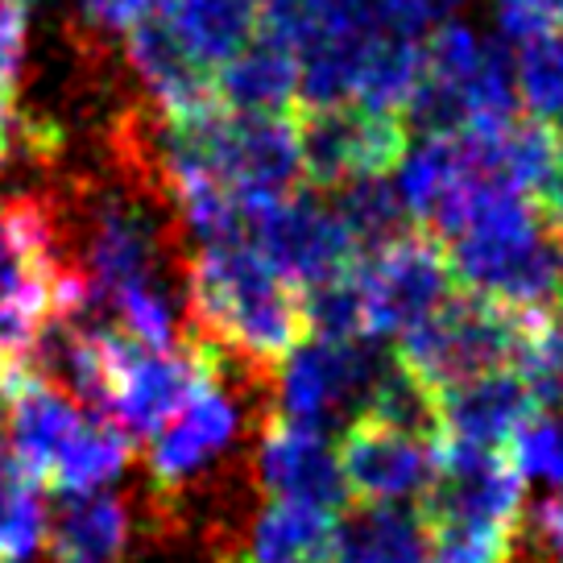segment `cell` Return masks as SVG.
<instances>
[{"instance_id": "5bb4252c", "label": "cell", "mask_w": 563, "mask_h": 563, "mask_svg": "<svg viewBox=\"0 0 563 563\" xmlns=\"http://www.w3.org/2000/svg\"><path fill=\"white\" fill-rule=\"evenodd\" d=\"M124 58L145 96L166 117H187L216 104V70L183 46L175 25L158 9L124 34Z\"/></svg>"}, {"instance_id": "cb8c5ba5", "label": "cell", "mask_w": 563, "mask_h": 563, "mask_svg": "<svg viewBox=\"0 0 563 563\" xmlns=\"http://www.w3.org/2000/svg\"><path fill=\"white\" fill-rule=\"evenodd\" d=\"M361 419L377 422V427H389V431H398V435H410V440L443 443L440 394L431 386H422L398 356L386 361V369L377 377V386H373V394H369V406H365Z\"/></svg>"}, {"instance_id": "2e32d148", "label": "cell", "mask_w": 563, "mask_h": 563, "mask_svg": "<svg viewBox=\"0 0 563 563\" xmlns=\"http://www.w3.org/2000/svg\"><path fill=\"white\" fill-rule=\"evenodd\" d=\"M216 104L245 117L299 112V54L269 30H257L241 54L216 70Z\"/></svg>"}, {"instance_id": "e0dca14e", "label": "cell", "mask_w": 563, "mask_h": 563, "mask_svg": "<svg viewBox=\"0 0 563 563\" xmlns=\"http://www.w3.org/2000/svg\"><path fill=\"white\" fill-rule=\"evenodd\" d=\"M431 527L419 501H352L335 518L332 563H427Z\"/></svg>"}, {"instance_id": "6da1fadb", "label": "cell", "mask_w": 563, "mask_h": 563, "mask_svg": "<svg viewBox=\"0 0 563 563\" xmlns=\"http://www.w3.org/2000/svg\"><path fill=\"white\" fill-rule=\"evenodd\" d=\"M187 344L278 369L307 340L302 290L278 278L249 241L187 253Z\"/></svg>"}, {"instance_id": "7c38bea8", "label": "cell", "mask_w": 563, "mask_h": 563, "mask_svg": "<svg viewBox=\"0 0 563 563\" xmlns=\"http://www.w3.org/2000/svg\"><path fill=\"white\" fill-rule=\"evenodd\" d=\"M340 468L352 501H419L440 460V443L410 440L369 419H356L340 440Z\"/></svg>"}, {"instance_id": "4fadbf2b", "label": "cell", "mask_w": 563, "mask_h": 563, "mask_svg": "<svg viewBox=\"0 0 563 563\" xmlns=\"http://www.w3.org/2000/svg\"><path fill=\"white\" fill-rule=\"evenodd\" d=\"M543 415V402L522 369H497L473 382L440 389L443 440L473 448H510L530 419Z\"/></svg>"}, {"instance_id": "d6986e66", "label": "cell", "mask_w": 563, "mask_h": 563, "mask_svg": "<svg viewBox=\"0 0 563 563\" xmlns=\"http://www.w3.org/2000/svg\"><path fill=\"white\" fill-rule=\"evenodd\" d=\"M88 419V410L67 398L63 389L46 386L37 377L18 373L13 389H9V448L18 452V460L30 473L46 485V473L58 460V452L67 448V440L79 431V422Z\"/></svg>"}, {"instance_id": "83f0119b", "label": "cell", "mask_w": 563, "mask_h": 563, "mask_svg": "<svg viewBox=\"0 0 563 563\" xmlns=\"http://www.w3.org/2000/svg\"><path fill=\"white\" fill-rule=\"evenodd\" d=\"M510 534L476 527H431V555L427 563H506Z\"/></svg>"}, {"instance_id": "e575fe53", "label": "cell", "mask_w": 563, "mask_h": 563, "mask_svg": "<svg viewBox=\"0 0 563 563\" xmlns=\"http://www.w3.org/2000/svg\"><path fill=\"white\" fill-rule=\"evenodd\" d=\"M18 4H21V9H25V4H37V0H18Z\"/></svg>"}, {"instance_id": "d590c367", "label": "cell", "mask_w": 563, "mask_h": 563, "mask_svg": "<svg viewBox=\"0 0 563 563\" xmlns=\"http://www.w3.org/2000/svg\"><path fill=\"white\" fill-rule=\"evenodd\" d=\"M220 563H232V560H220Z\"/></svg>"}, {"instance_id": "8fae6325", "label": "cell", "mask_w": 563, "mask_h": 563, "mask_svg": "<svg viewBox=\"0 0 563 563\" xmlns=\"http://www.w3.org/2000/svg\"><path fill=\"white\" fill-rule=\"evenodd\" d=\"M249 481L262 497L274 501H299L316 510L340 514L352 506V489L344 481L340 456L323 431L286 422L278 415H265L257 422V443L249 456Z\"/></svg>"}, {"instance_id": "30bf717a", "label": "cell", "mask_w": 563, "mask_h": 563, "mask_svg": "<svg viewBox=\"0 0 563 563\" xmlns=\"http://www.w3.org/2000/svg\"><path fill=\"white\" fill-rule=\"evenodd\" d=\"M419 510L427 527H476L510 534L527 510V476L518 473L510 448L443 440Z\"/></svg>"}, {"instance_id": "ac0fdd59", "label": "cell", "mask_w": 563, "mask_h": 563, "mask_svg": "<svg viewBox=\"0 0 563 563\" xmlns=\"http://www.w3.org/2000/svg\"><path fill=\"white\" fill-rule=\"evenodd\" d=\"M335 551V518L299 506V501H274L265 497L236 534L224 560L232 563H332Z\"/></svg>"}, {"instance_id": "ffe728a7", "label": "cell", "mask_w": 563, "mask_h": 563, "mask_svg": "<svg viewBox=\"0 0 563 563\" xmlns=\"http://www.w3.org/2000/svg\"><path fill=\"white\" fill-rule=\"evenodd\" d=\"M158 13L211 70L245 51L262 30V0H158Z\"/></svg>"}, {"instance_id": "ba28073f", "label": "cell", "mask_w": 563, "mask_h": 563, "mask_svg": "<svg viewBox=\"0 0 563 563\" xmlns=\"http://www.w3.org/2000/svg\"><path fill=\"white\" fill-rule=\"evenodd\" d=\"M100 344L108 356L112 377V402L108 419L121 427L129 440H150L175 419L191 394L208 382V361L187 340L178 349H141L137 340L117 332L112 323H100Z\"/></svg>"}, {"instance_id": "5b68a950", "label": "cell", "mask_w": 563, "mask_h": 563, "mask_svg": "<svg viewBox=\"0 0 563 563\" xmlns=\"http://www.w3.org/2000/svg\"><path fill=\"white\" fill-rule=\"evenodd\" d=\"M245 402L265 406V398L224 386L208 373V382L195 389L191 402L150 435L145 468H150V489L158 510L216 481L220 464L245 435Z\"/></svg>"}, {"instance_id": "d4e9b609", "label": "cell", "mask_w": 563, "mask_h": 563, "mask_svg": "<svg viewBox=\"0 0 563 563\" xmlns=\"http://www.w3.org/2000/svg\"><path fill=\"white\" fill-rule=\"evenodd\" d=\"M514 84L518 108L534 121L560 129L563 124V25L534 34L514 51Z\"/></svg>"}, {"instance_id": "277c9868", "label": "cell", "mask_w": 563, "mask_h": 563, "mask_svg": "<svg viewBox=\"0 0 563 563\" xmlns=\"http://www.w3.org/2000/svg\"><path fill=\"white\" fill-rule=\"evenodd\" d=\"M389 356L373 340H302L274 369L269 415L311 431H349L365 415L369 394Z\"/></svg>"}, {"instance_id": "603a6c76", "label": "cell", "mask_w": 563, "mask_h": 563, "mask_svg": "<svg viewBox=\"0 0 563 563\" xmlns=\"http://www.w3.org/2000/svg\"><path fill=\"white\" fill-rule=\"evenodd\" d=\"M349 229L356 253H377V249L394 245L398 236L415 232L410 224V211H406L402 195H398V183L394 175H365L344 183L335 195H328Z\"/></svg>"}, {"instance_id": "f1b7e54d", "label": "cell", "mask_w": 563, "mask_h": 563, "mask_svg": "<svg viewBox=\"0 0 563 563\" xmlns=\"http://www.w3.org/2000/svg\"><path fill=\"white\" fill-rule=\"evenodd\" d=\"M25 67V9L0 0V117H13V96Z\"/></svg>"}, {"instance_id": "1f68e13d", "label": "cell", "mask_w": 563, "mask_h": 563, "mask_svg": "<svg viewBox=\"0 0 563 563\" xmlns=\"http://www.w3.org/2000/svg\"><path fill=\"white\" fill-rule=\"evenodd\" d=\"M4 150H9V117H0V162H4Z\"/></svg>"}, {"instance_id": "44dd1931", "label": "cell", "mask_w": 563, "mask_h": 563, "mask_svg": "<svg viewBox=\"0 0 563 563\" xmlns=\"http://www.w3.org/2000/svg\"><path fill=\"white\" fill-rule=\"evenodd\" d=\"M133 460V440L124 435L108 415H88L79 422V431L67 440V448L58 452V460L46 473L58 497H84V493H104L108 485H117Z\"/></svg>"}, {"instance_id": "52a82bcc", "label": "cell", "mask_w": 563, "mask_h": 563, "mask_svg": "<svg viewBox=\"0 0 563 563\" xmlns=\"http://www.w3.org/2000/svg\"><path fill=\"white\" fill-rule=\"evenodd\" d=\"M249 245L262 253L269 269L295 290H311L332 278H344L356 265V245L328 195L295 191L245 211Z\"/></svg>"}, {"instance_id": "484cf974", "label": "cell", "mask_w": 563, "mask_h": 563, "mask_svg": "<svg viewBox=\"0 0 563 563\" xmlns=\"http://www.w3.org/2000/svg\"><path fill=\"white\" fill-rule=\"evenodd\" d=\"M302 316H307V340H332V344L365 340V307L352 269L344 278L302 290Z\"/></svg>"}, {"instance_id": "d6a6232c", "label": "cell", "mask_w": 563, "mask_h": 563, "mask_svg": "<svg viewBox=\"0 0 563 563\" xmlns=\"http://www.w3.org/2000/svg\"><path fill=\"white\" fill-rule=\"evenodd\" d=\"M13 373H18V369H13V365H9V361H4V356H0V382H9V377H13Z\"/></svg>"}, {"instance_id": "7a4b0ae2", "label": "cell", "mask_w": 563, "mask_h": 563, "mask_svg": "<svg viewBox=\"0 0 563 563\" xmlns=\"http://www.w3.org/2000/svg\"><path fill=\"white\" fill-rule=\"evenodd\" d=\"M460 290L527 316H547L563 299V236L522 191L481 187L460 229L440 241Z\"/></svg>"}, {"instance_id": "8992f818", "label": "cell", "mask_w": 563, "mask_h": 563, "mask_svg": "<svg viewBox=\"0 0 563 563\" xmlns=\"http://www.w3.org/2000/svg\"><path fill=\"white\" fill-rule=\"evenodd\" d=\"M352 278H356L361 307H365V340L373 344L406 335L456 295L448 253L431 232L419 229L377 253L356 257Z\"/></svg>"}, {"instance_id": "4316f807", "label": "cell", "mask_w": 563, "mask_h": 563, "mask_svg": "<svg viewBox=\"0 0 563 563\" xmlns=\"http://www.w3.org/2000/svg\"><path fill=\"white\" fill-rule=\"evenodd\" d=\"M510 456L527 481H547L551 489H563V419L539 415L530 419L510 443Z\"/></svg>"}, {"instance_id": "4dcf8cb0", "label": "cell", "mask_w": 563, "mask_h": 563, "mask_svg": "<svg viewBox=\"0 0 563 563\" xmlns=\"http://www.w3.org/2000/svg\"><path fill=\"white\" fill-rule=\"evenodd\" d=\"M534 203H539L547 224L563 236V124L555 129V166H551V178H547V187L539 191Z\"/></svg>"}, {"instance_id": "836d02e7", "label": "cell", "mask_w": 563, "mask_h": 563, "mask_svg": "<svg viewBox=\"0 0 563 563\" xmlns=\"http://www.w3.org/2000/svg\"><path fill=\"white\" fill-rule=\"evenodd\" d=\"M551 501H555V506L563 510V489H560V493H551Z\"/></svg>"}, {"instance_id": "3957f363", "label": "cell", "mask_w": 563, "mask_h": 563, "mask_svg": "<svg viewBox=\"0 0 563 563\" xmlns=\"http://www.w3.org/2000/svg\"><path fill=\"white\" fill-rule=\"evenodd\" d=\"M543 316H527L493 299L460 290L440 311L398 335V361L422 386L452 389L497 369H522Z\"/></svg>"}, {"instance_id": "9a60e30c", "label": "cell", "mask_w": 563, "mask_h": 563, "mask_svg": "<svg viewBox=\"0 0 563 563\" xmlns=\"http://www.w3.org/2000/svg\"><path fill=\"white\" fill-rule=\"evenodd\" d=\"M137 543V518L121 493L58 497L46 518L51 563H124Z\"/></svg>"}, {"instance_id": "f546056e", "label": "cell", "mask_w": 563, "mask_h": 563, "mask_svg": "<svg viewBox=\"0 0 563 563\" xmlns=\"http://www.w3.org/2000/svg\"><path fill=\"white\" fill-rule=\"evenodd\" d=\"M154 9L158 0H79V18L91 37H124Z\"/></svg>"}, {"instance_id": "7402d4cb", "label": "cell", "mask_w": 563, "mask_h": 563, "mask_svg": "<svg viewBox=\"0 0 563 563\" xmlns=\"http://www.w3.org/2000/svg\"><path fill=\"white\" fill-rule=\"evenodd\" d=\"M51 506L9 440H0V563H30L46 547Z\"/></svg>"}, {"instance_id": "9c48e42d", "label": "cell", "mask_w": 563, "mask_h": 563, "mask_svg": "<svg viewBox=\"0 0 563 563\" xmlns=\"http://www.w3.org/2000/svg\"><path fill=\"white\" fill-rule=\"evenodd\" d=\"M302 154V183L328 195L365 175H394L410 150L402 117L369 112L361 104L299 108L295 112Z\"/></svg>"}]
</instances>
